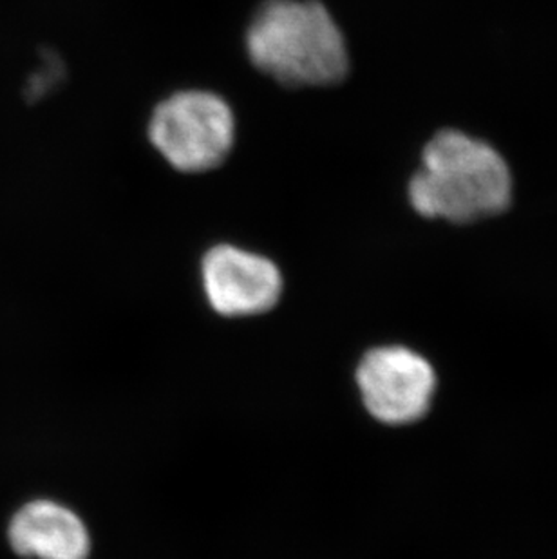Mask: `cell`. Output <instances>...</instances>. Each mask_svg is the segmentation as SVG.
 Returning a JSON list of instances; mask_svg holds the SVG:
<instances>
[{"label":"cell","mask_w":557,"mask_h":559,"mask_svg":"<svg viewBox=\"0 0 557 559\" xmlns=\"http://www.w3.org/2000/svg\"><path fill=\"white\" fill-rule=\"evenodd\" d=\"M510 170L489 143L446 129L427 143L422 169L410 183L411 205L426 217L478 222L507 211Z\"/></svg>","instance_id":"1"},{"label":"cell","mask_w":557,"mask_h":559,"mask_svg":"<svg viewBox=\"0 0 557 559\" xmlns=\"http://www.w3.org/2000/svg\"><path fill=\"white\" fill-rule=\"evenodd\" d=\"M248 53L261 71L294 87L332 85L346 76V44L319 2L270 0L248 29Z\"/></svg>","instance_id":"2"},{"label":"cell","mask_w":557,"mask_h":559,"mask_svg":"<svg viewBox=\"0 0 557 559\" xmlns=\"http://www.w3.org/2000/svg\"><path fill=\"white\" fill-rule=\"evenodd\" d=\"M151 140L168 164L203 173L222 164L234 145V115L220 96L187 91L165 100L151 120Z\"/></svg>","instance_id":"3"},{"label":"cell","mask_w":557,"mask_h":559,"mask_svg":"<svg viewBox=\"0 0 557 559\" xmlns=\"http://www.w3.org/2000/svg\"><path fill=\"white\" fill-rule=\"evenodd\" d=\"M357 384L364 406L377 420L402 426L426 415L437 377L432 366L413 349L384 346L371 349L360 360Z\"/></svg>","instance_id":"4"},{"label":"cell","mask_w":557,"mask_h":559,"mask_svg":"<svg viewBox=\"0 0 557 559\" xmlns=\"http://www.w3.org/2000/svg\"><path fill=\"white\" fill-rule=\"evenodd\" d=\"M201 272L206 299L226 317L272 310L283 292V277L270 259L232 245H220L206 253Z\"/></svg>","instance_id":"5"},{"label":"cell","mask_w":557,"mask_h":559,"mask_svg":"<svg viewBox=\"0 0 557 559\" xmlns=\"http://www.w3.org/2000/svg\"><path fill=\"white\" fill-rule=\"evenodd\" d=\"M11 549L22 558L87 559L90 531L68 507L37 500L16 512L8 528Z\"/></svg>","instance_id":"6"},{"label":"cell","mask_w":557,"mask_h":559,"mask_svg":"<svg viewBox=\"0 0 557 559\" xmlns=\"http://www.w3.org/2000/svg\"><path fill=\"white\" fill-rule=\"evenodd\" d=\"M44 69H46V71H40V73L35 74L32 82H29V91H27L29 98H37V96L48 93L49 87L58 80L60 63L51 62V60L48 59V66Z\"/></svg>","instance_id":"7"}]
</instances>
